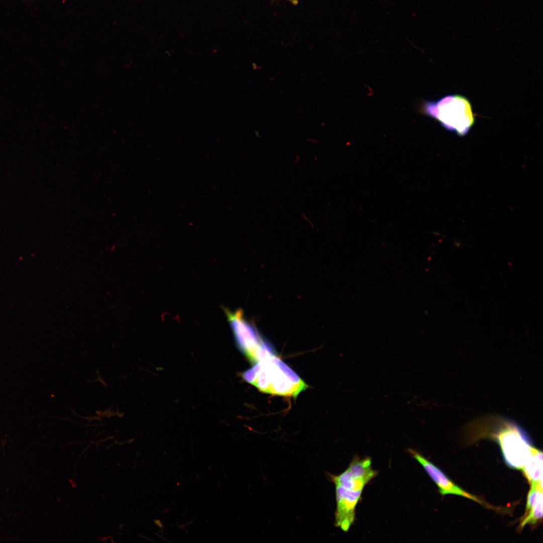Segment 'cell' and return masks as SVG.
Returning <instances> with one entry per match:
<instances>
[{
    "label": "cell",
    "mask_w": 543,
    "mask_h": 543,
    "mask_svg": "<svg viewBox=\"0 0 543 543\" xmlns=\"http://www.w3.org/2000/svg\"><path fill=\"white\" fill-rule=\"evenodd\" d=\"M296 159L294 161V163H296L298 162L299 160V158H300V157H299V156L298 155H296Z\"/></svg>",
    "instance_id": "obj_10"
},
{
    "label": "cell",
    "mask_w": 543,
    "mask_h": 543,
    "mask_svg": "<svg viewBox=\"0 0 543 543\" xmlns=\"http://www.w3.org/2000/svg\"><path fill=\"white\" fill-rule=\"evenodd\" d=\"M531 486H542V452L533 447L522 469Z\"/></svg>",
    "instance_id": "obj_8"
},
{
    "label": "cell",
    "mask_w": 543,
    "mask_h": 543,
    "mask_svg": "<svg viewBox=\"0 0 543 543\" xmlns=\"http://www.w3.org/2000/svg\"><path fill=\"white\" fill-rule=\"evenodd\" d=\"M420 112L436 120L444 129L459 136L467 135L475 122L471 103L464 96L447 95L437 100H425Z\"/></svg>",
    "instance_id": "obj_4"
},
{
    "label": "cell",
    "mask_w": 543,
    "mask_h": 543,
    "mask_svg": "<svg viewBox=\"0 0 543 543\" xmlns=\"http://www.w3.org/2000/svg\"><path fill=\"white\" fill-rule=\"evenodd\" d=\"M541 485L531 486L527 497L526 511L519 527L535 524L542 518L543 494Z\"/></svg>",
    "instance_id": "obj_7"
},
{
    "label": "cell",
    "mask_w": 543,
    "mask_h": 543,
    "mask_svg": "<svg viewBox=\"0 0 543 543\" xmlns=\"http://www.w3.org/2000/svg\"><path fill=\"white\" fill-rule=\"evenodd\" d=\"M291 1H292L293 3L296 2V1H297L296 0H291Z\"/></svg>",
    "instance_id": "obj_11"
},
{
    "label": "cell",
    "mask_w": 543,
    "mask_h": 543,
    "mask_svg": "<svg viewBox=\"0 0 543 543\" xmlns=\"http://www.w3.org/2000/svg\"><path fill=\"white\" fill-rule=\"evenodd\" d=\"M467 430L473 438H489L496 441L506 464L515 469L522 470L533 447L525 430L503 416H482L470 423Z\"/></svg>",
    "instance_id": "obj_1"
},
{
    "label": "cell",
    "mask_w": 543,
    "mask_h": 543,
    "mask_svg": "<svg viewBox=\"0 0 543 543\" xmlns=\"http://www.w3.org/2000/svg\"><path fill=\"white\" fill-rule=\"evenodd\" d=\"M411 456L416 460L423 468L428 475L433 480L438 488L439 493L442 495L452 494L468 498L469 499L486 505L479 498L470 494L452 482L436 466L425 458L419 452L414 449L408 450Z\"/></svg>",
    "instance_id": "obj_6"
},
{
    "label": "cell",
    "mask_w": 543,
    "mask_h": 543,
    "mask_svg": "<svg viewBox=\"0 0 543 543\" xmlns=\"http://www.w3.org/2000/svg\"><path fill=\"white\" fill-rule=\"evenodd\" d=\"M301 215H302L303 219L305 220H306L310 224V225H311L313 227H314V226L313 224L312 223V222L310 220H309V219L308 218V217L306 216V215L304 213H302Z\"/></svg>",
    "instance_id": "obj_9"
},
{
    "label": "cell",
    "mask_w": 543,
    "mask_h": 543,
    "mask_svg": "<svg viewBox=\"0 0 543 543\" xmlns=\"http://www.w3.org/2000/svg\"><path fill=\"white\" fill-rule=\"evenodd\" d=\"M242 374V378L260 391L296 398L308 385L274 354L256 363Z\"/></svg>",
    "instance_id": "obj_3"
},
{
    "label": "cell",
    "mask_w": 543,
    "mask_h": 543,
    "mask_svg": "<svg viewBox=\"0 0 543 543\" xmlns=\"http://www.w3.org/2000/svg\"><path fill=\"white\" fill-rule=\"evenodd\" d=\"M378 475L371 459L357 457L338 475H330L335 488L336 509L335 525L347 532L353 524L356 507L365 486Z\"/></svg>",
    "instance_id": "obj_2"
},
{
    "label": "cell",
    "mask_w": 543,
    "mask_h": 543,
    "mask_svg": "<svg viewBox=\"0 0 543 543\" xmlns=\"http://www.w3.org/2000/svg\"><path fill=\"white\" fill-rule=\"evenodd\" d=\"M223 310L238 348L250 362L256 363L258 353L265 340L262 338L255 326L245 318L242 310Z\"/></svg>",
    "instance_id": "obj_5"
}]
</instances>
